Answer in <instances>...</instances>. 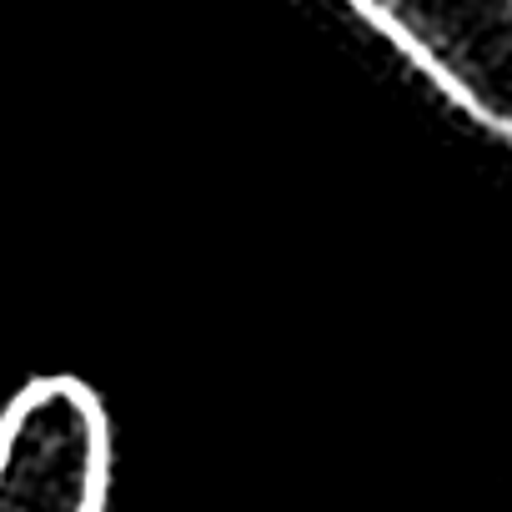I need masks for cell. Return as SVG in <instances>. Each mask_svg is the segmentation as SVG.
Returning a JSON list of instances; mask_svg holds the SVG:
<instances>
[{
    "label": "cell",
    "mask_w": 512,
    "mask_h": 512,
    "mask_svg": "<svg viewBox=\"0 0 512 512\" xmlns=\"http://www.w3.org/2000/svg\"><path fill=\"white\" fill-rule=\"evenodd\" d=\"M111 432L96 392L41 377L0 417V512H101Z\"/></svg>",
    "instance_id": "cell-1"
},
{
    "label": "cell",
    "mask_w": 512,
    "mask_h": 512,
    "mask_svg": "<svg viewBox=\"0 0 512 512\" xmlns=\"http://www.w3.org/2000/svg\"><path fill=\"white\" fill-rule=\"evenodd\" d=\"M472 121L512 136V0H347Z\"/></svg>",
    "instance_id": "cell-2"
}]
</instances>
